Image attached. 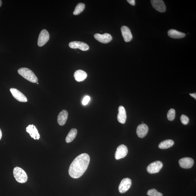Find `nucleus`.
I'll return each mask as SVG.
<instances>
[{"mask_svg": "<svg viewBox=\"0 0 196 196\" xmlns=\"http://www.w3.org/2000/svg\"><path fill=\"white\" fill-rule=\"evenodd\" d=\"M90 160V157L87 154H81L77 157L69 169V174L71 177L77 179L82 176L88 168Z\"/></svg>", "mask_w": 196, "mask_h": 196, "instance_id": "1", "label": "nucleus"}, {"mask_svg": "<svg viewBox=\"0 0 196 196\" xmlns=\"http://www.w3.org/2000/svg\"><path fill=\"white\" fill-rule=\"evenodd\" d=\"M18 72L21 76L31 82L34 83H38L37 77L29 69L26 68H21L18 70Z\"/></svg>", "mask_w": 196, "mask_h": 196, "instance_id": "2", "label": "nucleus"}, {"mask_svg": "<svg viewBox=\"0 0 196 196\" xmlns=\"http://www.w3.org/2000/svg\"><path fill=\"white\" fill-rule=\"evenodd\" d=\"M13 174L15 179L20 183H25L27 181L28 176L25 171L21 168L16 167L13 170Z\"/></svg>", "mask_w": 196, "mask_h": 196, "instance_id": "3", "label": "nucleus"}, {"mask_svg": "<svg viewBox=\"0 0 196 196\" xmlns=\"http://www.w3.org/2000/svg\"><path fill=\"white\" fill-rule=\"evenodd\" d=\"M163 163L160 161H156L148 166L147 171L150 174H155L158 173L162 168Z\"/></svg>", "mask_w": 196, "mask_h": 196, "instance_id": "4", "label": "nucleus"}, {"mask_svg": "<svg viewBox=\"0 0 196 196\" xmlns=\"http://www.w3.org/2000/svg\"><path fill=\"white\" fill-rule=\"evenodd\" d=\"M132 180L130 178H125L123 179L118 187V190L121 193H124L128 190L132 186Z\"/></svg>", "mask_w": 196, "mask_h": 196, "instance_id": "5", "label": "nucleus"}, {"mask_svg": "<svg viewBox=\"0 0 196 196\" xmlns=\"http://www.w3.org/2000/svg\"><path fill=\"white\" fill-rule=\"evenodd\" d=\"M49 39V35L46 30H43L40 32L39 36L38 44L39 46H43L48 42Z\"/></svg>", "mask_w": 196, "mask_h": 196, "instance_id": "6", "label": "nucleus"}, {"mask_svg": "<svg viewBox=\"0 0 196 196\" xmlns=\"http://www.w3.org/2000/svg\"><path fill=\"white\" fill-rule=\"evenodd\" d=\"M128 153V148L125 145H121L118 146L115 153V157L118 160L124 158Z\"/></svg>", "mask_w": 196, "mask_h": 196, "instance_id": "7", "label": "nucleus"}, {"mask_svg": "<svg viewBox=\"0 0 196 196\" xmlns=\"http://www.w3.org/2000/svg\"><path fill=\"white\" fill-rule=\"evenodd\" d=\"M10 91L13 96L16 99L20 102H27V99L24 94L16 88H11L10 89Z\"/></svg>", "mask_w": 196, "mask_h": 196, "instance_id": "8", "label": "nucleus"}, {"mask_svg": "<svg viewBox=\"0 0 196 196\" xmlns=\"http://www.w3.org/2000/svg\"><path fill=\"white\" fill-rule=\"evenodd\" d=\"M180 167L184 169H190L194 164L193 159L189 157H185L180 159L179 161Z\"/></svg>", "mask_w": 196, "mask_h": 196, "instance_id": "9", "label": "nucleus"}, {"mask_svg": "<svg viewBox=\"0 0 196 196\" xmlns=\"http://www.w3.org/2000/svg\"><path fill=\"white\" fill-rule=\"evenodd\" d=\"M153 7L157 11L161 12H165L166 10L165 4L162 0H152L151 1Z\"/></svg>", "mask_w": 196, "mask_h": 196, "instance_id": "10", "label": "nucleus"}, {"mask_svg": "<svg viewBox=\"0 0 196 196\" xmlns=\"http://www.w3.org/2000/svg\"><path fill=\"white\" fill-rule=\"evenodd\" d=\"M71 48L72 49H79L83 51L89 50V47L85 43L78 41L71 42L69 44Z\"/></svg>", "mask_w": 196, "mask_h": 196, "instance_id": "11", "label": "nucleus"}, {"mask_svg": "<svg viewBox=\"0 0 196 196\" xmlns=\"http://www.w3.org/2000/svg\"><path fill=\"white\" fill-rule=\"evenodd\" d=\"M95 39L103 43L106 44L111 41L112 40V37L110 34L105 33L104 34H96L94 35Z\"/></svg>", "mask_w": 196, "mask_h": 196, "instance_id": "12", "label": "nucleus"}, {"mask_svg": "<svg viewBox=\"0 0 196 196\" xmlns=\"http://www.w3.org/2000/svg\"><path fill=\"white\" fill-rule=\"evenodd\" d=\"M27 132L29 133L30 136L34 139H39L40 136L39 133L38 132L37 129L34 125H30L26 129Z\"/></svg>", "mask_w": 196, "mask_h": 196, "instance_id": "13", "label": "nucleus"}, {"mask_svg": "<svg viewBox=\"0 0 196 196\" xmlns=\"http://www.w3.org/2000/svg\"><path fill=\"white\" fill-rule=\"evenodd\" d=\"M121 31L123 37L125 42H128L132 40L133 36L130 30L126 26H123L121 28Z\"/></svg>", "mask_w": 196, "mask_h": 196, "instance_id": "14", "label": "nucleus"}, {"mask_svg": "<svg viewBox=\"0 0 196 196\" xmlns=\"http://www.w3.org/2000/svg\"><path fill=\"white\" fill-rule=\"evenodd\" d=\"M148 131V128L147 125L144 124H141L137 127V134L139 137L143 138L147 135Z\"/></svg>", "mask_w": 196, "mask_h": 196, "instance_id": "15", "label": "nucleus"}, {"mask_svg": "<svg viewBox=\"0 0 196 196\" xmlns=\"http://www.w3.org/2000/svg\"><path fill=\"white\" fill-rule=\"evenodd\" d=\"M127 118L126 112L124 107L120 106L118 108V113L117 120L121 123L124 124L125 123Z\"/></svg>", "mask_w": 196, "mask_h": 196, "instance_id": "16", "label": "nucleus"}, {"mask_svg": "<svg viewBox=\"0 0 196 196\" xmlns=\"http://www.w3.org/2000/svg\"><path fill=\"white\" fill-rule=\"evenodd\" d=\"M68 115V112L65 110H63L60 112L57 117L58 123L60 125L63 126L66 123Z\"/></svg>", "mask_w": 196, "mask_h": 196, "instance_id": "17", "label": "nucleus"}, {"mask_svg": "<svg viewBox=\"0 0 196 196\" xmlns=\"http://www.w3.org/2000/svg\"><path fill=\"white\" fill-rule=\"evenodd\" d=\"M74 76L77 81H82L84 80L87 76V73L82 70H78L75 72Z\"/></svg>", "mask_w": 196, "mask_h": 196, "instance_id": "18", "label": "nucleus"}, {"mask_svg": "<svg viewBox=\"0 0 196 196\" xmlns=\"http://www.w3.org/2000/svg\"><path fill=\"white\" fill-rule=\"evenodd\" d=\"M168 35L170 37L174 39L182 38L186 36L185 34L173 29L169 30L168 32Z\"/></svg>", "mask_w": 196, "mask_h": 196, "instance_id": "19", "label": "nucleus"}, {"mask_svg": "<svg viewBox=\"0 0 196 196\" xmlns=\"http://www.w3.org/2000/svg\"><path fill=\"white\" fill-rule=\"evenodd\" d=\"M174 142L171 139L166 140L164 141L161 142L159 144L158 147L161 149H167L172 147L174 145Z\"/></svg>", "mask_w": 196, "mask_h": 196, "instance_id": "20", "label": "nucleus"}, {"mask_svg": "<svg viewBox=\"0 0 196 196\" xmlns=\"http://www.w3.org/2000/svg\"><path fill=\"white\" fill-rule=\"evenodd\" d=\"M77 133V130L76 129H71L66 136V143H69L72 142L76 137Z\"/></svg>", "mask_w": 196, "mask_h": 196, "instance_id": "21", "label": "nucleus"}, {"mask_svg": "<svg viewBox=\"0 0 196 196\" xmlns=\"http://www.w3.org/2000/svg\"><path fill=\"white\" fill-rule=\"evenodd\" d=\"M85 8V5L84 4L79 3L77 4L74 12H73V14L75 15V16L80 14L84 10Z\"/></svg>", "mask_w": 196, "mask_h": 196, "instance_id": "22", "label": "nucleus"}, {"mask_svg": "<svg viewBox=\"0 0 196 196\" xmlns=\"http://www.w3.org/2000/svg\"><path fill=\"white\" fill-rule=\"evenodd\" d=\"M147 195L149 196H163L162 194L154 189H149L147 193Z\"/></svg>", "mask_w": 196, "mask_h": 196, "instance_id": "23", "label": "nucleus"}, {"mask_svg": "<svg viewBox=\"0 0 196 196\" xmlns=\"http://www.w3.org/2000/svg\"><path fill=\"white\" fill-rule=\"evenodd\" d=\"M175 117V111L173 109H171L168 111L167 115L168 119L171 121H173Z\"/></svg>", "mask_w": 196, "mask_h": 196, "instance_id": "24", "label": "nucleus"}, {"mask_svg": "<svg viewBox=\"0 0 196 196\" xmlns=\"http://www.w3.org/2000/svg\"><path fill=\"white\" fill-rule=\"evenodd\" d=\"M180 120L183 124L186 125L189 123V118L187 116L185 115H182L180 117Z\"/></svg>", "mask_w": 196, "mask_h": 196, "instance_id": "25", "label": "nucleus"}, {"mask_svg": "<svg viewBox=\"0 0 196 196\" xmlns=\"http://www.w3.org/2000/svg\"><path fill=\"white\" fill-rule=\"evenodd\" d=\"M90 100V97L89 96H86L84 98L83 101L82 103L84 105H85L88 104Z\"/></svg>", "mask_w": 196, "mask_h": 196, "instance_id": "26", "label": "nucleus"}, {"mask_svg": "<svg viewBox=\"0 0 196 196\" xmlns=\"http://www.w3.org/2000/svg\"><path fill=\"white\" fill-rule=\"evenodd\" d=\"M127 2L130 4L132 6H134L135 5V0H128Z\"/></svg>", "mask_w": 196, "mask_h": 196, "instance_id": "27", "label": "nucleus"}, {"mask_svg": "<svg viewBox=\"0 0 196 196\" xmlns=\"http://www.w3.org/2000/svg\"><path fill=\"white\" fill-rule=\"evenodd\" d=\"M189 94H190V95L192 97H193V98H195L196 99V93H190Z\"/></svg>", "mask_w": 196, "mask_h": 196, "instance_id": "28", "label": "nucleus"}, {"mask_svg": "<svg viewBox=\"0 0 196 196\" xmlns=\"http://www.w3.org/2000/svg\"><path fill=\"white\" fill-rule=\"evenodd\" d=\"M2 131L1 129H0V140H1L2 138Z\"/></svg>", "mask_w": 196, "mask_h": 196, "instance_id": "29", "label": "nucleus"}, {"mask_svg": "<svg viewBox=\"0 0 196 196\" xmlns=\"http://www.w3.org/2000/svg\"><path fill=\"white\" fill-rule=\"evenodd\" d=\"M2 5V1L1 0H0V7H1Z\"/></svg>", "mask_w": 196, "mask_h": 196, "instance_id": "30", "label": "nucleus"}, {"mask_svg": "<svg viewBox=\"0 0 196 196\" xmlns=\"http://www.w3.org/2000/svg\"><path fill=\"white\" fill-rule=\"evenodd\" d=\"M37 83V84H39V83Z\"/></svg>", "mask_w": 196, "mask_h": 196, "instance_id": "31", "label": "nucleus"}]
</instances>
